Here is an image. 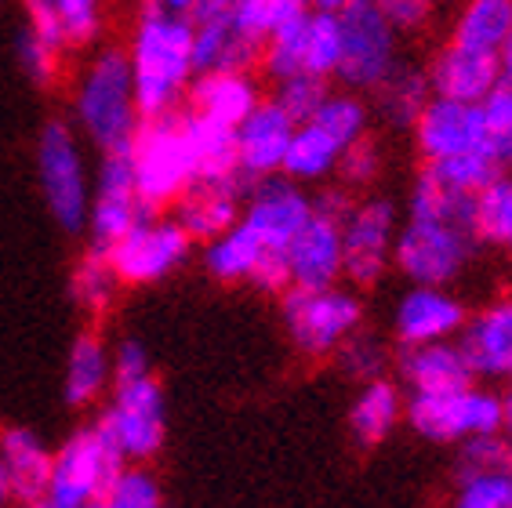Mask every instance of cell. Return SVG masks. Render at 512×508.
Returning a JSON list of instances; mask_svg holds the SVG:
<instances>
[{
	"mask_svg": "<svg viewBox=\"0 0 512 508\" xmlns=\"http://www.w3.org/2000/svg\"><path fill=\"white\" fill-rule=\"evenodd\" d=\"M458 345L476 378H512V298H498L469 316Z\"/></svg>",
	"mask_w": 512,
	"mask_h": 508,
	"instance_id": "cell-21",
	"label": "cell"
},
{
	"mask_svg": "<svg viewBox=\"0 0 512 508\" xmlns=\"http://www.w3.org/2000/svg\"><path fill=\"white\" fill-rule=\"evenodd\" d=\"M509 472H512V447H509Z\"/></svg>",
	"mask_w": 512,
	"mask_h": 508,
	"instance_id": "cell-58",
	"label": "cell"
},
{
	"mask_svg": "<svg viewBox=\"0 0 512 508\" xmlns=\"http://www.w3.org/2000/svg\"><path fill=\"white\" fill-rule=\"evenodd\" d=\"M69 124L99 153H124L131 146L142 113H138L128 51L117 44L91 48L69 88Z\"/></svg>",
	"mask_w": 512,
	"mask_h": 508,
	"instance_id": "cell-3",
	"label": "cell"
},
{
	"mask_svg": "<svg viewBox=\"0 0 512 508\" xmlns=\"http://www.w3.org/2000/svg\"><path fill=\"white\" fill-rule=\"evenodd\" d=\"M480 236L473 222V196L444 186L422 167L407 196V218L396 233L393 269L411 284L451 287L473 265Z\"/></svg>",
	"mask_w": 512,
	"mask_h": 508,
	"instance_id": "cell-1",
	"label": "cell"
},
{
	"mask_svg": "<svg viewBox=\"0 0 512 508\" xmlns=\"http://www.w3.org/2000/svg\"><path fill=\"white\" fill-rule=\"evenodd\" d=\"M512 33V0H462L451 22V40L462 48L494 51Z\"/></svg>",
	"mask_w": 512,
	"mask_h": 508,
	"instance_id": "cell-33",
	"label": "cell"
},
{
	"mask_svg": "<svg viewBox=\"0 0 512 508\" xmlns=\"http://www.w3.org/2000/svg\"><path fill=\"white\" fill-rule=\"evenodd\" d=\"M498 69H502V84L512 88V33L502 40V48H498Z\"/></svg>",
	"mask_w": 512,
	"mask_h": 508,
	"instance_id": "cell-53",
	"label": "cell"
},
{
	"mask_svg": "<svg viewBox=\"0 0 512 508\" xmlns=\"http://www.w3.org/2000/svg\"><path fill=\"white\" fill-rule=\"evenodd\" d=\"M473 222L480 244L509 247L512 240V171L498 175L473 196Z\"/></svg>",
	"mask_w": 512,
	"mask_h": 508,
	"instance_id": "cell-35",
	"label": "cell"
},
{
	"mask_svg": "<svg viewBox=\"0 0 512 508\" xmlns=\"http://www.w3.org/2000/svg\"><path fill=\"white\" fill-rule=\"evenodd\" d=\"M306 11H298L295 19H287L284 26H276V30L262 40L258 66H262V73H266L273 84L306 73Z\"/></svg>",
	"mask_w": 512,
	"mask_h": 508,
	"instance_id": "cell-36",
	"label": "cell"
},
{
	"mask_svg": "<svg viewBox=\"0 0 512 508\" xmlns=\"http://www.w3.org/2000/svg\"><path fill=\"white\" fill-rule=\"evenodd\" d=\"M109 378H113V356H109L106 342L95 331L77 334L66 360V378H62L66 403L69 407H88L109 385Z\"/></svg>",
	"mask_w": 512,
	"mask_h": 508,
	"instance_id": "cell-29",
	"label": "cell"
},
{
	"mask_svg": "<svg viewBox=\"0 0 512 508\" xmlns=\"http://www.w3.org/2000/svg\"><path fill=\"white\" fill-rule=\"evenodd\" d=\"M371 95H375V113L382 117V124H389L393 131H411L425 102L433 98V84H429L425 66L400 59Z\"/></svg>",
	"mask_w": 512,
	"mask_h": 508,
	"instance_id": "cell-26",
	"label": "cell"
},
{
	"mask_svg": "<svg viewBox=\"0 0 512 508\" xmlns=\"http://www.w3.org/2000/svg\"><path fill=\"white\" fill-rule=\"evenodd\" d=\"M193 254V236L178 225L175 215L149 211L142 215L117 244L109 247L113 269L124 280V287H146L168 280L178 273Z\"/></svg>",
	"mask_w": 512,
	"mask_h": 508,
	"instance_id": "cell-9",
	"label": "cell"
},
{
	"mask_svg": "<svg viewBox=\"0 0 512 508\" xmlns=\"http://www.w3.org/2000/svg\"><path fill=\"white\" fill-rule=\"evenodd\" d=\"M262 98L266 95H262L255 69H207V73H197L189 84L186 109L237 127Z\"/></svg>",
	"mask_w": 512,
	"mask_h": 508,
	"instance_id": "cell-22",
	"label": "cell"
},
{
	"mask_svg": "<svg viewBox=\"0 0 512 508\" xmlns=\"http://www.w3.org/2000/svg\"><path fill=\"white\" fill-rule=\"evenodd\" d=\"M309 218H313V196L306 193V186L291 182L287 175L258 178L247 186L240 222L262 240L266 251L284 254Z\"/></svg>",
	"mask_w": 512,
	"mask_h": 508,
	"instance_id": "cell-14",
	"label": "cell"
},
{
	"mask_svg": "<svg viewBox=\"0 0 512 508\" xmlns=\"http://www.w3.org/2000/svg\"><path fill=\"white\" fill-rule=\"evenodd\" d=\"M338 157H342V146L327 135L324 127H316L313 120H306L291 135V146H287L280 175H287L298 186H324V182L335 178Z\"/></svg>",
	"mask_w": 512,
	"mask_h": 508,
	"instance_id": "cell-28",
	"label": "cell"
},
{
	"mask_svg": "<svg viewBox=\"0 0 512 508\" xmlns=\"http://www.w3.org/2000/svg\"><path fill=\"white\" fill-rule=\"evenodd\" d=\"M382 167H385L382 146H378L371 135H364V138H356L353 146L342 149L335 182L349 189V193H356V189H371L378 178H382Z\"/></svg>",
	"mask_w": 512,
	"mask_h": 508,
	"instance_id": "cell-42",
	"label": "cell"
},
{
	"mask_svg": "<svg viewBox=\"0 0 512 508\" xmlns=\"http://www.w3.org/2000/svg\"><path fill=\"white\" fill-rule=\"evenodd\" d=\"M433 171L444 186L458 189V193H469L476 196L487 182H491L502 167L494 164L491 153H462V157H447V160H436V164H425Z\"/></svg>",
	"mask_w": 512,
	"mask_h": 508,
	"instance_id": "cell-44",
	"label": "cell"
},
{
	"mask_svg": "<svg viewBox=\"0 0 512 508\" xmlns=\"http://www.w3.org/2000/svg\"><path fill=\"white\" fill-rule=\"evenodd\" d=\"M465 320H469V309L447 287L411 284V291L400 294L393 309V334L400 345L447 342V338H458Z\"/></svg>",
	"mask_w": 512,
	"mask_h": 508,
	"instance_id": "cell-17",
	"label": "cell"
},
{
	"mask_svg": "<svg viewBox=\"0 0 512 508\" xmlns=\"http://www.w3.org/2000/svg\"><path fill=\"white\" fill-rule=\"evenodd\" d=\"M291 287H331L342 280V218L313 211L298 236L287 244Z\"/></svg>",
	"mask_w": 512,
	"mask_h": 508,
	"instance_id": "cell-19",
	"label": "cell"
},
{
	"mask_svg": "<svg viewBox=\"0 0 512 508\" xmlns=\"http://www.w3.org/2000/svg\"><path fill=\"white\" fill-rule=\"evenodd\" d=\"M69 51L55 48L48 40H40L37 33H30L26 26L15 37V59H19L22 77L37 84V88H51L55 80L62 77V62H66Z\"/></svg>",
	"mask_w": 512,
	"mask_h": 508,
	"instance_id": "cell-40",
	"label": "cell"
},
{
	"mask_svg": "<svg viewBox=\"0 0 512 508\" xmlns=\"http://www.w3.org/2000/svg\"><path fill=\"white\" fill-rule=\"evenodd\" d=\"M128 66L135 80V98L142 117L182 113L193 69V22L157 8L153 0H138L135 22L128 33Z\"/></svg>",
	"mask_w": 512,
	"mask_h": 508,
	"instance_id": "cell-2",
	"label": "cell"
},
{
	"mask_svg": "<svg viewBox=\"0 0 512 508\" xmlns=\"http://www.w3.org/2000/svg\"><path fill=\"white\" fill-rule=\"evenodd\" d=\"M142 215H149V207L142 204V196H138L128 149H124V153H102L99 171L91 178L88 229H84V233H88V244L106 247L109 251Z\"/></svg>",
	"mask_w": 512,
	"mask_h": 508,
	"instance_id": "cell-13",
	"label": "cell"
},
{
	"mask_svg": "<svg viewBox=\"0 0 512 508\" xmlns=\"http://www.w3.org/2000/svg\"><path fill=\"white\" fill-rule=\"evenodd\" d=\"M400 211L389 196L353 200L342 218V276L353 287H375L393 269Z\"/></svg>",
	"mask_w": 512,
	"mask_h": 508,
	"instance_id": "cell-11",
	"label": "cell"
},
{
	"mask_svg": "<svg viewBox=\"0 0 512 508\" xmlns=\"http://www.w3.org/2000/svg\"><path fill=\"white\" fill-rule=\"evenodd\" d=\"M88 508H102V501H95V505H88Z\"/></svg>",
	"mask_w": 512,
	"mask_h": 508,
	"instance_id": "cell-59",
	"label": "cell"
},
{
	"mask_svg": "<svg viewBox=\"0 0 512 508\" xmlns=\"http://www.w3.org/2000/svg\"><path fill=\"white\" fill-rule=\"evenodd\" d=\"M120 287H124V280H120L117 269H113L109 251L106 247L88 244V251L80 254L77 265H73V273H69V294H73V302L88 316H102L113 309Z\"/></svg>",
	"mask_w": 512,
	"mask_h": 508,
	"instance_id": "cell-32",
	"label": "cell"
},
{
	"mask_svg": "<svg viewBox=\"0 0 512 508\" xmlns=\"http://www.w3.org/2000/svg\"><path fill=\"white\" fill-rule=\"evenodd\" d=\"M280 309H284L287 338L309 360L335 356L338 345L360 331V323H364V305L356 291H345L338 284L287 287L280 294Z\"/></svg>",
	"mask_w": 512,
	"mask_h": 508,
	"instance_id": "cell-6",
	"label": "cell"
},
{
	"mask_svg": "<svg viewBox=\"0 0 512 508\" xmlns=\"http://www.w3.org/2000/svg\"><path fill=\"white\" fill-rule=\"evenodd\" d=\"M99 425L117 443L128 461H146L164 447V429H168V411H164V392L157 378L117 381V396L102 411Z\"/></svg>",
	"mask_w": 512,
	"mask_h": 508,
	"instance_id": "cell-12",
	"label": "cell"
},
{
	"mask_svg": "<svg viewBox=\"0 0 512 508\" xmlns=\"http://www.w3.org/2000/svg\"><path fill=\"white\" fill-rule=\"evenodd\" d=\"M11 498V479H8V465H4V458H0V505Z\"/></svg>",
	"mask_w": 512,
	"mask_h": 508,
	"instance_id": "cell-55",
	"label": "cell"
},
{
	"mask_svg": "<svg viewBox=\"0 0 512 508\" xmlns=\"http://www.w3.org/2000/svg\"><path fill=\"white\" fill-rule=\"evenodd\" d=\"M102 508H164L157 479L146 469H124L117 472V479L102 494Z\"/></svg>",
	"mask_w": 512,
	"mask_h": 508,
	"instance_id": "cell-47",
	"label": "cell"
},
{
	"mask_svg": "<svg viewBox=\"0 0 512 508\" xmlns=\"http://www.w3.org/2000/svg\"><path fill=\"white\" fill-rule=\"evenodd\" d=\"M327 91H331V80L313 77V73H298V77H287L280 84H273V95L269 98L280 102L298 124H306V120H313V113L327 98Z\"/></svg>",
	"mask_w": 512,
	"mask_h": 508,
	"instance_id": "cell-46",
	"label": "cell"
},
{
	"mask_svg": "<svg viewBox=\"0 0 512 508\" xmlns=\"http://www.w3.org/2000/svg\"><path fill=\"white\" fill-rule=\"evenodd\" d=\"M0 458H4V465H8L11 498L26 501V505L44 501L55 454L40 443L37 432L22 429V425H8V429H0Z\"/></svg>",
	"mask_w": 512,
	"mask_h": 508,
	"instance_id": "cell-24",
	"label": "cell"
},
{
	"mask_svg": "<svg viewBox=\"0 0 512 508\" xmlns=\"http://www.w3.org/2000/svg\"><path fill=\"white\" fill-rule=\"evenodd\" d=\"M295 127H298V120L291 117L280 102H273L269 95L240 120L237 124V164H240V178H244L247 186L258 182V178L280 175Z\"/></svg>",
	"mask_w": 512,
	"mask_h": 508,
	"instance_id": "cell-16",
	"label": "cell"
},
{
	"mask_svg": "<svg viewBox=\"0 0 512 508\" xmlns=\"http://www.w3.org/2000/svg\"><path fill=\"white\" fill-rule=\"evenodd\" d=\"M407 425L429 443H462L469 436H483V432H502V396H494L491 389H476V385L444 392H411Z\"/></svg>",
	"mask_w": 512,
	"mask_h": 508,
	"instance_id": "cell-8",
	"label": "cell"
},
{
	"mask_svg": "<svg viewBox=\"0 0 512 508\" xmlns=\"http://www.w3.org/2000/svg\"><path fill=\"white\" fill-rule=\"evenodd\" d=\"M91 178L80 131L69 120L51 117L37 135V182L48 215L62 233L80 236L88 229Z\"/></svg>",
	"mask_w": 512,
	"mask_h": 508,
	"instance_id": "cell-5",
	"label": "cell"
},
{
	"mask_svg": "<svg viewBox=\"0 0 512 508\" xmlns=\"http://www.w3.org/2000/svg\"><path fill=\"white\" fill-rule=\"evenodd\" d=\"M396 371L411 385V392H444L473 385V367L465 360L458 342H425V345H400L396 352Z\"/></svg>",
	"mask_w": 512,
	"mask_h": 508,
	"instance_id": "cell-23",
	"label": "cell"
},
{
	"mask_svg": "<svg viewBox=\"0 0 512 508\" xmlns=\"http://www.w3.org/2000/svg\"><path fill=\"white\" fill-rule=\"evenodd\" d=\"M483 124H487V149L494 164L502 171H512V88L498 84L491 95L480 102Z\"/></svg>",
	"mask_w": 512,
	"mask_h": 508,
	"instance_id": "cell-41",
	"label": "cell"
},
{
	"mask_svg": "<svg viewBox=\"0 0 512 508\" xmlns=\"http://www.w3.org/2000/svg\"><path fill=\"white\" fill-rule=\"evenodd\" d=\"M244 178H197L186 193L178 196L171 215L193 236V244H207L240 222L244 211Z\"/></svg>",
	"mask_w": 512,
	"mask_h": 508,
	"instance_id": "cell-18",
	"label": "cell"
},
{
	"mask_svg": "<svg viewBox=\"0 0 512 508\" xmlns=\"http://www.w3.org/2000/svg\"><path fill=\"white\" fill-rule=\"evenodd\" d=\"M233 8H237V0H197L193 19H233Z\"/></svg>",
	"mask_w": 512,
	"mask_h": 508,
	"instance_id": "cell-52",
	"label": "cell"
},
{
	"mask_svg": "<svg viewBox=\"0 0 512 508\" xmlns=\"http://www.w3.org/2000/svg\"><path fill=\"white\" fill-rule=\"evenodd\" d=\"M371 102L364 98V91L342 88L327 91V98L320 102V109L313 113V124L324 127L327 135L335 138L338 146H353L356 138L371 135Z\"/></svg>",
	"mask_w": 512,
	"mask_h": 508,
	"instance_id": "cell-34",
	"label": "cell"
},
{
	"mask_svg": "<svg viewBox=\"0 0 512 508\" xmlns=\"http://www.w3.org/2000/svg\"><path fill=\"white\" fill-rule=\"evenodd\" d=\"M509 251H512V240H509Z\"/></svg>",
	"mask_w": 512,
	"mask_h": 508,
	"instance_id": "cell-60",
	"label": "cell"
},
{
	"mask_svg": "<svg viewBox=\"0 0 512 508\" xmlns=\"http://www.w3.org/2000/svg\"><path fill=\"white\" fill-rule=\"evenodd\" d=\"M502 411H505V432L512 436V385H509V392L502 396Z\"/></svg>",
	"mask_w": 512,
	"mask_h": 508,
	"instance_id": "cell-56",
	"label": "cell"
},
{
	"mask_svg": "<svg viewBox=\"0 0 512 508\" xmlns=\"http://www.w3.org/2000/svg\"><path fill=\"white\" fill-rule=\"evenodd\" d=\"M262 44L233 26V19H193V69H255Z\"/></svg>",
	"mask_w": 512,
	"mask_h": 508,
	"instance_id": "cell-25",
	"label": "cell"
},
{
	"mask_svg": "<svg viewBox=\"0 0 512 508\" xmlns=\"http://www.w3.org/2000/svg\"><path fill=\"white\" fill-rule=\"evenodd\" d=\"M425 73H429L433 95L476 102V106L502 84V69H498V55L494 51L462 48L454 40H447L444 48L436 51L429 66H425Z\"/></svg>",
	"mask_w": 512,
	"mask_h": 508,
	"instance_id": "cell-20",
	"label": "cell"
},
{
	"mask_svg": "<svg viewBox=\"0 0 512 508\" xmlns=\"http://www.w3.org/2000/svg\"><path fill=\"white\" fill-rule=\"evenodd\" d=\"M182 120H186L193 157H197V175L200 178H240L237 127H229L211 117H200L193 109H186Z\"/></svg>",
	"mask_w": 512,
	"mask_h": 508,
	"instance_id": "cell-31",
	"label": "cell"
},
{
	"mask_svg": "<svg viewBox=\"0 0 512 508\" xmlns=\"http://www.w3.org/2000/svg\"><path fill=\"white\" fill-rule=\"evenodd\" d=\"M298 11H306V0H237L233 8V26L255 44L269 37L276 26H284L287 19H295Z\"/></svg>",
	"mask_w": 512,
	"mask_h": 508,
	"instance_id": "cell-39",
	"label": "cell"
},
{
	"mask_svg": "<svg viewBox=\"0 0 512 508\" xmlns=\"http://www.w3.org/2000/svg\"><path fill=\"white\" fill-rule=\"evenodd\" d=\"M335 360H338V367L349 374V378L375 381V378H382V371L389 367V349L378 342L375 334L356 331V334H349L342 345H338Z\"/></svg>",
	"mask_w": 512,
	"mask_h": 508,
	"instance_id": "cell-45",
	"label": "cell"
},
{
	"mask_svg": "<svg viewBox=\"0 0 512 508\" xmlns=\"http://www.w3.org/2000/svg\"><path fill=\"white\" fill-rule=\"evenodd\" d=\"M353 0H306V8H313V11H342V8H349Z\"/></svg>",
	"mask_w": 512,
	"mask_h": 508,
	"instance_id": "cell-54",
	"label": "cell"
},
{
	"mask_svg": "<svg viewBox=\"0 0 512 508\" xmlns=\"http://www.w3.org/2000/svg\"><path fill=\"white\" fill-rule=\"evenodd\" d=\"M509 469V447H505L502 432H483L462 440V458H458V479L476 476V472Z\"/></svg>",
	"mask_w": 512,
	"mask_h": 508,
	"instance_id": "cell-48",
	"label": "cell"
},
{
	"mask_svg": "<svg viewBox=\"0 0 512 508\" xmlns=\"http://www.w3.org/2000/svg\"><path fill=\"white\" fill-rule=\"evenodd\" d=\"M131 171L142 204L149 211H168L175 200L197 182V157L189 146V131L182 113L142 117L135 138L128 146Z\"/></svg>",
	"mask_w": 512,
	"mask_h": 508,
	"instance_id": "cell-4",
	"label": "cell"
},
{
	"mask_svg": "<svg viewBox=\"0 0 512 508\" xmlns=\"http://www.w3.org/2000/svg\"><path fill=\"white\" fill-rule=\"evenodd\" d=\"M400 414H404V400H400L396 381H389V378L364 381L356 403L349 407V432H353V440L360 443V447L371 450L393 436Z\"/></svg>",
	"mask_w": 512,
	"mask_h": 508,
	"instance_id": "cell-27",
	"label": "cell"
},
{
	"mask_svg": "<svg viewBox=\"0 0 512 508\" xmlns=\"http://www.w3.org/2000/svg\"><path fill=\"white\" fill-rule=\"evenodd\" d=\"M149 374V352L138 338H124L113 349V385L117 381H135Z\"/></svg>",
	"mask_w": 512,
	"mask_h": 508,
	"instance_id": "cell-51",
	"label": "cell"
},
{
	"mask_svg": "<svg viewBox=\"0 0 512 508\" xmlns=\"http://www.w3.org/2000/svg\"><path fill=\"white\" fill-rule=\"evenodd\" d=\"M266 254L269 251L262 247V240L244 222H237L233 229L204 244V269L218 284H251V276L258 273Z\"/></svg>",
	"mask_w": 512,
	"mask_h": 508,
	"instance_id": "cell-30",
	"label": "cell"
},
{
	"mask_svg": "<svg viewBox=\"0 0 512 508\" xmlns=\"http://www.w3.org/2000/svg\"><path fill=\"white\" fill-rule=\"evenodd\" d=\"M385 19L393 22L400 33H418L429 26L436 11V0H371Z\"/></svg>",
	"mask_w": 512,
	"mask_h": 508,
	"instance_id": "cell-49",
	"label": "cell"
},
{
	"mask_svg": "<svg viewBox=\"0 0 512 508\" xmlns=\"http://www.w3.org/2000/svg\"><path fill=\"white\" fill-rule=\"evenodd\" d=\"M447 508H512V472L491 469L462 476Z\"/></svg>",
	"mask_w": 512,
	"mask_h": 508,
	"instance_id": "cell-43",
	"label": "cell"
},
{
	"mask_svg": "<svg viewBox=\"0 0 512 508\" xmlns=\"http://www.w3.org/2000/svg\"><path fill=\"white\" fill-rule=\"evenodd\" d=\"M69 51H91L106 33V0H51Z\"/></svg>",
	"mask_w": 512,
	"mask_h": 508,
	"instance_id": "cell-38",
	"label": "cell"
},
{
	"mask_svg": "<svg viewBox=\"0 0 512 508\" xmlns=\"http://www.w3.org/2000/svg\"><path fill=\"white\" fill-rule=\"evenodd\" d=\"M30 508H48V505H44V501H37V505H30Z\"/></svg>",
	"mask_w": 512,
	"mask_h": 508,
	"instance_id": "cell-57",
	"label": "cell"
},
{
	"mask_svg": "<svg viewBox=\"0 0 512 508\" xmlns=\"http://www.w3.org/2000/svg\"><path fill=\"white\" fill-rule=\"evenodd\" d=\"M411 138L425 164L462 157V153H491L480 106L444 95H433L425 102V109L418 113V120L411 127Z\"/></svg>",
	"mask_w": 512,
	"mask_h": 508,
	"instance_id": "cell-15",
	"label": "cell"
},
{
	"mask_svg": "<svg viewBox=\"0 0 512 508\" xmlns=\"http://www.w3.org/2000/svg\"><path fill=\"white\" fill-rule=\"evenodd\" d=\"M22 4V26L30 33H37L40 40H48V44H55V48L69 51L66 44V33H62V22L59 15H55V8H51V0H19Z\"/></svg>",
	"mask_w": 512,
	"mask_h": 508,
	"instance_id": "cell-50",
	"label": "cell"
},
{
	"mask_svg": "<svg viewBox=\"0 0 512 508\" xmlns=\"http://www.w3.org/2000/svg\"><path fill=\"white\" fill-rule=\"evenodd\" d=\"M128 465L120 447L109 440V432L99 421L91 429L77 432L62 443V450L51 461V479L44 505L48 508H88L102 501L106 487L117 479V472Z\"/></svg>",
	"mask_w": 512,
	"mask_h": 508,
	"instance_id": "cell-7",
	"label": "cell"
},
{
	"mask_svg": "<svg viewBox=\"0 0 512 508\" xmlns=\"http://www.w3.org/2000/svg\"><path fill=\"white\" fill-rule=\"evenodd\" d=\"M342 62V15L338 11H306V73L335 80Z\"/></svg>",
	"mask_w": 512,
	"mask_h": 508,
	"instance_id": "cell-37",
	"label": "cell"
},
{
	"mask_svg": "<svg viewBox=\"0 0 512 508\" xmlns=\"http://www.w3.org/2000/svg\"><path fill=\"white\" fill-rule=\"evenodd\" d=\"M338 15H342V62L335 80H342V88L375 91L400 62V30L371 0H353Z\"/></svg>",
	"mask_w": 512,
	"mask_h": 508,
	"instance_id": "cell-10",
	"label": "cell"
}]
</instances>
